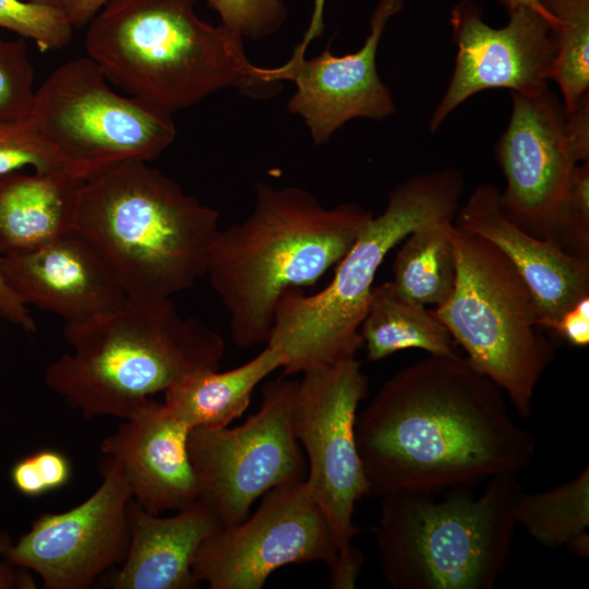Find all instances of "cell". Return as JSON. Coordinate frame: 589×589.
Wrapping results in <instances>:
<instances>
[{
  "instance_id": "10",
  "label": "cell",
  "mask_w": 589,
  "mask_h": 589,
  "mask_svg": "<svg viewBox=\"0 0 589 589\" xmlns=\"http://www.w3.org/2000/svg\"><path fill=\"white\" fill-rule=\"evenodd\" d=\"M296 382L281 376L266 383L260 409L239 426L190 430L199 501L220 527L245 519L254 501L269 490L305 479L308 467L292 428Z\"/></svg>"
},
{
  "instance_id": "28",
  "label": "cell",
  "mask_w": 589,
  "mask_h": 589,
  "mask_svg": "<svg viewBox=\"0 0 589 589\" xmlns=\"http://www.w3.org/2000/svg\"><path fill=\"white\" fill-rule=\"evenodd\" d=\"M35 92L25 38L0 36V122L29 116Z\"/></svg>"
},
{
  "instance_id": "32",
  "label": "cell",
  "mask_w": 589,
  "mask_h": 589,
  "mask_svg": "<svg viewBox=\"0 0 589 589\" xmlns=\"http://www.w3.org/2000/svg\"><path fill=\"white\" fill-rule=\"evenodd\" d=\"M564 130L576 164L589 161V95L573 110H565Z\"/></svg>"
},
{
  "instance_id": "20",
  "label": "cell",
  "mask_w": 589,
  "mask_h": 589,
  "mask_svg": "<svg viewBox=\"0 0 589 589\" xmlns=\"http://www.w3.org/2000/svg\"><path fill=\"white\" fill-rule=\"evenodd\" d=\"M130 543L111 579L115 589H190L197 585L194 556L204 539L220 527L201 501L163 517L129 503Z\"/></svg>"
},
{
  "instance_id": "19",
  "label": "cell",
  "mask_w": 589,
  "mask_h": 589,
  "mask_svg": "<svg viewBox=\"0 0 589 589\" xmlns=\"http://www.w3.org/2000/svg\"><path fill=\"white\" fill-rule=\"evenodd\" d=\"M500 192L491 184L478 185L454 223L507 256L536 299L542 327L552 330L565 312L589 296V261L520 229L504 214Z\"/></svg>"
},
{
  "instance_id": "7",
  "label": "cell",
  "mask_w": 589,
  "mask_h": 589,
  "mask_svg": "<svg viewBox=\"0 0 589 589\" xmlns=\"http://www.w3.org/2000/svg\"><path fill=\"white\" fill-rule=\"evenodd\" d=\"M462 193L464 178L453 168L402 181L337 263L326 287L309 296L299 289L283 294L266 346L284 356V375L356 356L373 281L386 255L414 229L454 220Z\"/></svg>"
},
{
  "instance_id": "23",
  "label": "cell",
  "mask_w": 589,
  "mask_h": 589,
  "mask_svg": "<svg viewBox=\"0 0 589 589\" xmlns=\"http://www.w3.org/2000/svg\"><path fill=\"white\" fill-rule=\"evenodd\" d=\"M360 335L371 361L405 349H421L428 354H458L450 334L433 310L405 298L392 281L373 289Z\"/></svg>"
},
{
  "instance_id": "34",
  "label": "cell",
  "mask_w": 589,
  "mask_h": 589,
  "mask_svg": "<svg viewBox=\"0 0 589 589\" xmlns=\"http://www.w3.org/2000/svg\"><path fill=\"white\" fill-rule=\"evenodd\" d=\"M31 456L47 492L60 489L69 481L71 465L62 453L44 449Z\"/></svg>"
},
{
  "instance_id": "30",
  "label": "cell",
  "mask_w": 589,
  "mask_h": 589,
  "mask_svg": "<svg viewBox=\"0 0 589 589\" xmlns=\"http://www.w3.org/2000/svg\"><path fill=\"white\" fill-rule=\"evenodd\" d=\"M220 17L221 25L243 39L257 40L277 33L285 24V0H202Z\"/></svg>"
},
{
  "instance_id": "5",
  "label": "cell",
  "mask_w": 589,
  "mask_h": 589,
  "mask_svg": "<svg viewBox=\"0 0 589 589\" xmlns=\"http://www.w3.org/2000/svg\"><path fill=\"white\" fill-rule=\"evenodd\" d=\"M219 213L173 179L129 160L84 180L75 230L131 299H168L205 276Z\"/></svg>"
},
{
  "instance_id": "12",
  "label": "cell",
  "mask_w": 589,
  "mask_h": 589,
  "mask_svg": "<svg viewBox=\"0 0 589 589\" xmlns=\"http://www.w3.org/2000/svg\"><path fill=\"white\" fill-rule=\"evenodd\" d=\"M328 522L304 480L278 485L241 522L218 527L200 545L192 572L212 589H261L288 564L335 561Z\"/></svg>"
},
{
  "instance_id": "26",
  "label": "cell",
  "mask_w": 589,
  "mask_h": 589,
  "mask_svg": "<svg viewBox=\"0 0 589 589\" xmlns=\"http://www.w3.org/2000/svg\"><path fill=\"white\" fill-rule=\"evenodd\" d=\"M556 19L552 35L556 47L551 80L570 111L589 95V0H538Z\"/></svg>"
},
{
  "instance_id": "37",
  "label": "cell",
  "mask_w": 589,
  "mask_h": 589,
  "mask_svg": "<svg viewBox=\"0 0 589 589\" xmlns=\"http://www.w3.org/2000/svg\"><path fill=\"white\" fill-rule=\"evenodd\" d=\"M109 0H59V8L63 11L73 29L87 26L94 16Z\"/></svg>"
},
{
  "instance_id": "39",
  "label": "cell",
  "mask_w": 589,
  "mask_h": 589,
  "mask_svg": "<svg viewBox=\"0 0 589 589\" xmlns=\"http://www.w3.org/2000/svg\"><path fill=\"white\" fill-rule=\"evenodd\" d=\"M35 588L33 578L27 569L14 566L7 561L0 563V589Z\"/></svg>"
},
{
  "instance_id": "41",
  "label": "cell",
  "mask_w": 589,
  "mask_h": 589,
  "mask_svg": "<svg viewBox=\"0 0 589 589\" xmlns=\"http://www.w3.org/2000/svg\"><path fill=\"white\" fill-rule=\"evenodd\" d=\"M13 543L11 537L7 532H0V555L8 550Z\"/></svg>"
},
{
  "instance_id": "27",
  "label": "cell",
  "mask_w": 589,
  "mask_h": 589,
  "mask_svg": "<svg viewBox=\"0 0 589 589\" xmlns=\"http://www.w3.org/2000/svg\"><path fill=\"white\" fill-rule=\"evenodd\" d=\"M0 27L34 40L44 52L68 46L74 31L60 8L25 0H0Z\"/></svg>"
},
{
  "instance_id": "3",
  "label": "cell",
  "mask_w": 589,
  "mask_h": 589,
  "mask_svg": "<svg viewBox=\"0 0 589 589\" xmlns=\"http://www.w3.org/2000/svg\"><path fill=\"white\" fill-rule=\"evenodd\" d=\"M71 350L45 371L46 385L86 420L130 417L183 378L218 370L220 334L182 315L171 298L131 299L81 322L64 323Z\"/></svg>"
},
{
  "instance_id": "14",
  "label": "cell",
  "mask_w": 589,
  "mask_h": 589,
  "mask_svg": "<svg viewBox=\"0 0 589 589\" xmlns=\"http://www.w3.org/2000/svg\"><path fill=\"white\" fill-rule=\"evenodd\" d=\"M508 23L492 27L481 8L461 0L450 13L457 46L449 84L435 107L430 132H436L459 105L489 88L533 95L549 89L556 56L550 22L527 5L507 10Z\"/></svg>"
},
{
  "instance_id": "22",
  "label": "cell",
  "mask_w": 589,
  "mask_h": 589,
  "mask_svg": "<svg viewBox=\"0 0 589 589\" xmlns=\"http://www.w3.org/2000/svg\"><path fill=\"white\" fill-rule=\"evenodd\" d=\"M286 360L266 346L253 359L229 371H206L190 375L169 387L164 405L190 429H219L248 408L255 387Z\"/></svg>"
},
{
  "instance_id": "21",
  "label": "cell",
  "mask_w": 589,
  "mask_h": 589,
  "mask_svg": "<svg viewBox=\"0 0 589 589\" xmlns=\"http://www.w3.org/2000/svg\"><path fill=\"white\" fill-rule=\"evenodd\" d=\"M82 182L61 169L0 175V253L29 250L74 231Z\"/></svg>"
},
{
  "instance_id": "11",
  "label": "cell",
  "mask_w": 589,
  "mask_h": 589,
  "mask_svg": "<svg viewBox=\"0 0 589 589\" xmlns=\"http://www.w3.org/2000/svg\"><path fill=\"white\" fill-rule=\"evenodd\" d=\"M302 374L296 382L292 428L308 458L304 481L339 551L359 533L352 519L354 506L369 496L354 429L368 377L356 356Z\"/></svg>"
},
{
  "instance_id": "18",
  "label": "cell",
  "mask_w": 589,
  "mask_h": 589,
  "mask_svg": "<svg viewBox=\"0 0 589 589\" xmlns=\"http://www.w3.org/2000/svg\"><path fill=\"white\" fill-rule=\"evenodd\" d=\"M190 430L151 398L101 441V454L120 462L132 500L146 512H177L199 500L188 452Z\"/></svg>"
},
{
  "instance_id": "29",
  "label": "cell",
  "mask_w": 589,
  "mask_h": 589,
  "mask_svg": "<svg viewBox=\"0 0 589 589\" xmlns=\"http://www.w3.org/2000/svg\"><path fill=\"white\" fill-rule=\"evenodd\" d=\"M554 244L589 261V161L575 165L561 203Z\"/></svg>"
},
{
  "instance_id": "36",
  "label": "cell",
  "mask_w": 589,
  "mask_h": 589,
  "mask_svg": "<svg viewBox=\"0 0 589 589\" xmlns=\"http://www.w3.org/2000/svg\"><path fill=\"white\" fill-rule=\"evenodd\" d=\"M0 317L14 324L24 332L36 330V324L29 310L9 286L2 269V254L0 253Z\"/></svg>"
},
{
  "instance_id": "15",
  "label": "cell",
  "mask_w": 589,
  "mask_h": 589,
  "mask_svg": "<svg viewBox=\"0 0 589 589\" xmlns=\"http://www.w3.org/2000/svg\"><path fill=\"white\" fill-rule=\"evenodd\" d=\"M510 94V119L495 146L506 181L501 207L520 229L554 244L557 213L577 165L565 135V108L550 89Z\"/></svg>"
},
{
  "instance_id": "16",
  "label": "cell",
  "mask_w": 589,
  "mask_h": 589,
  "mask_svg": "<svg viewBox=\"0 0 589 589\" xmlns=\"http://www.w3.org/2000/svg\"><path fill=\"white\" fill-rule=\"evenodd\" d=\"M402 0H380L371 15L370 34L356 52L335 56L329 47L313 58H289L275 68L259 67L267 84L291 81L296 91L287 109L301 117L316 145L325 144L356 118L384 119L395 112L389 88L381 80L376 53L389 19Z\"/></svg>"
},
{
  "instance_id": "31",
  "label": "cell",
  "mask_w": 589,
  "mask_h": 589,
  "mask_svg": "<svg viewBox=\"0 0 589 589\" xmlns=\"http://www.w3.org/2000/svg\"><path fill=\"white\" fill-rule=\"evenodd\" d=\"M60 169L39 137L29 116L0 122V175Z\"/></svg>"
},
{
  "instance_id": "25",
  "label": "cell",
  "mask_w": 589,
  "mask_h": 589,
  "mask_svg": "<svg viewBox=\"0 0 589 589\" xmlns=\"http://www.w3.org/2000/svg\"><path fill=\"white\" fill-rule=\"evenodd\" d=\"M515 518L540 544L568 546L581 557L589 554V468L568 482L538 493L519 492Z\"/></svg>"
},
{
  "instance_id": "8",
  "label": "cell",
  "mask_w": 589,
  "mask_h": 589,
  "mask_svg": "<svg viewBox=\"0 0 589 589\" xmlns=\"http://www.w3.org/2000/svg\"><path fill=\"white\" fill-rule=\"evenodd\" d=\"M452 239L455 287L433 312L468 361L528 418L536 387L554 359L536 299L513 263L490 241L455 223Z\"/></svg>"
},
{
  "instance_id": "38",
  "label": "cell",
  "mask_w": 589,
  "mask_h": 589,
  "mask_svg": "<svg viewBox=\"0 0 589 589\" xmlns=\"http://www.w3.org/2000/svg\"><path fill=\"white\" fill-rule=\"evenodd\" d=\"M325 1L326 0H313V9L309 26L302 37V40L293 49L291 55L292 58L304 57L309 45L323 33Z\"/></svg>"
},
{
  "instance_id": "6",
  "label": "cell",
  "mask_w": 589,
  "mask_h": 589,
  "mask_svg": "<svg viewBox=\"0 0 589 589\" xmlns=\"http://www.w3.org/2000/svg\"><path fill=\"white\" fill-rule=\"evenodd\" d=\"M469 486L381 496L376 545L396 589H492L505 570L517 526V476Z\"/></svg>"
},
{
  "instance_id": "9",
  "label": "cell",
  "mask_w": 589,
  "mask_h": 589,
  "mask_svg": "<svg viewBox=\"0 0 589 589\" xmlns=\"http://www.w3.org/2000/svg\"><path fill=\"white\" fill-rule=\"evenodd\" d=\"M88 57L56 68L29 113L59 168L84 181L129 160L157 158L177 136L172 113L109 87Z\"/></svg>"
},
{
  "instance_id": "35",
  "label": "cell",
  "mask_w": 589,
  "mask_h": 589,
  "mask_svg": "<svg viewBox=\"0 0 589 589\" xmlns=\"http://www.w3.org/2000/svg\"><path fill=\"white\" fill-rule=\"evenodd\" d=\"M364 562L360 550L352 544L337 551L335 561L329 565V587L333 589H352L356 587Z\"/></svg>"
},
{
  "instance_id": "1",
  "label": "cell",
  "mask_w": 589,
  "mask_h": 589,
  "mask_svg": "<svg viewBox=\"0 0 589 589\" xmlns=\"http://www.w3.org/2000/svg\"><path fill=\"white\" fill-rule=\"evenodd\" d=\"M503 389L459 354H428L387 380L356 419L369 496L471 486L517 476L536 440Z\"/></svg>"
},
{
  "instance_id": "4",
  "label": "cell",
  "mask_w": 589,
  "mask_h": 589,
  "mask_svg": "<svg viewBox=\"0 0 589 589\" xmlns=\"http://www.w3.org/2000/svg\"><path fill=\"white\" fill-rule=\"evenodd\" d=\"M195 0H109L87 25L85 49L109 83L168 112L237 88L269 96L243 38L201 20ZM278 93V92H277Z\"/></svg>"
},
{
  "instance_id": "33",
  "label": "cell",
  "mask_w": 589,
  "mask_h": 589,
  "mask_svg": "<svg viewBox=\"0 0 589 589\" xmlns=\"http://www.w3.org/2000/svg\"><path fill=\"white\" fill-rule=\"evenodd\" d=\"M552 332L574 347H586L589 344V296L565 312Z\"/></svg>"
},
{
  "instance_id": "24",
  "label": "cell",
  "mask_w": 589,
  "mask_h": 589,
  "mask_svg": "<svg viewBox=\"0 0 589 589\" xmlns=\"http://www.w3.org/2000/svg\"><path fill=\"white\" fill-rule=\"evenodd\" d=\"M453 225L454 220L426 224L402 240L390 281L405 298L440 306L452 294L457 277Z\"/></svg>"
},
{
  "instance_id": "13",
  "label": "cell",
  "mask_w": 589,
  "mask_h": 589,
  "mask_svg": "<svg viewBox=\"0 0 589 589\" xmlns=\"http://www.w3.org/2000/svg\"><path fill=\"white\" fill-rule=\"evenodd\" d=\"M101 483L63 513H45L1 556L36 573L46 589H87L121 564L130 543V485L120 462L104 455Z\"/></svg>"
},
{
  "instance_id": "42",
  "label": "cell",
  "mask_w": 589,
  "mask_h": 589,
  "mask_svg": "<svg viewBox=\"0 0 589 589\" xmlns=\"http://www.w3.org/2000/svg\"><path fill=\"white\" fill-rule=\"evenodd\" d=\"M28 2L43 4V5H51V7H58L59 8V0H25Z\"/></svg>"
},
{
  "instance_id": "2",
  "label": "cell",
  "mask_w": 589,
  "mask_h": 589,
  "mask_svg": "<svg viewBox=\"0 0 589 589\" xmlns=\"http://www.w3.org/2000/svg\"><path fill=\"white\" fill-rule=\"evenodd\" d=\"M372 216L354 203L326 207L300 187L259 182L252 212L218 229L205 267L236 346L266 344L283 294L316 284Z\"/></svg>"
},
{
  "instance_id": "40",
  "label": "cell",
  "mask_w": 589,
  "mask_h": 589,
  "mask_svg": "<svg viewBox=\"0 0 589 589\" xmlns=\"http://www.w3.org/2000/svg\"><path fill=\"white\" fill-rule=\"evenodd\" d=\"M498 2L505 7L506 11L518 5L530 7L541 13L550 22L552 28L557 24L556 19L548 13L538 0H498Z\"/></svg>"
},
{
  "instance_id": "17",
  "label": "cell",
  "mask_w": 589,
  "mask_h": 589,
  "mask_svg": "<svg viewBox=\"0 0 589 589\" xmlns=\"http://www.w3.org/2000/svg\"><path fill=\"white\" fill-rule=\"evenodd\" d=\"M2 269L23 303L53 313L64 323L109 312L128 299L106 262L76 230L2 255Z\"/></svg>"
}]
</instances>
